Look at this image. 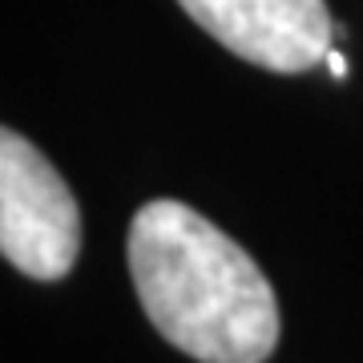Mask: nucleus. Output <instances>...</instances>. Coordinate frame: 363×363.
I'll return each instance as SVG.
<instances>
[{
    "label": "nucleus",
    "mask_w": 363,
    "mask_h": 363,
    "mask_svg": "<svg viewBox=\"0 0 363 363\" xmlns=\"http://www.w3.org/2000/svg\"><path fill=\"white\" fill-rule=\"evenodd\" d=\"M125 259L138 303L166 343L198 363H267L279 347V298L259 262L174 198L145 202Z\"/></svg>",
    "instance_id": "1"
},
{
    "label": "nucleus",
    "mask_w": 363,
    "mask_h": 363,
    "mask_svg": "<svg viewBox=\"0 0 363 363\" xmlns=\"http://www.w3.org/2000/svg\"><path fill=\"white\" fill-rule=\"evenodd\" d=\"M0 250L21 274L57 283L81 255V210L49 157L16 130L0 133Z\"/></svg>",
    "instance_id": "2"
},
{
    "label": "nucleus",
    "mask_w": 363,
    "mask_h": 363,
    "mask_svg": "<svg viewBox=\"0 0 363 363\" xmlns=\"http://www.w3.org/2000/svg\"><path fill=\"white\" fill-rule=\"evenodd\" d=\"M190 21L234 57L271 73H307L331 52V13L323 0H178Z\"/></svg>",
    "instance_id": "3"
},
{
    "label": "nucleus",
    "mask_w": 363,
    "mask_h": 363,
    "mask_svg": "<svg viewBox=\"0 0 363 363\" xmlns=\"http://www.w3.org/2000/svg\"><path fill=\"white\" fill-rule=\"evenodd\" d=\"M327 69H331V77H335V81H343V77H347V57L331 49V52H327Z\"/></svg>",
    "instance_id": "4"
}]
</instances>
